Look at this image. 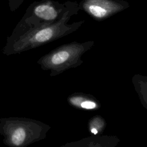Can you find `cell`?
<instances>
[{
    "mask_svg": "<svg viewBox=\"0 0 147 147\" xmlns=\"http://www.w3.org/2000/svg\"><path fill=\"white\" fill-rule=\"evenodd\" d=\"M75 1L63 3L39 0L32 3L17 26V30H28L53 24L59 21Z\"/></svg>",
    "mask_w": 147,
    "mask_h": 147,
    "instance_id": "obj_1",
    "label": "cell"
},
{
    "mask_svg": "<svg viewBox=\"0 0 147 147\" xmlns=\"http://www.w3.org/2000/svg\"><path fill=\"white\" fill-rule=\"evenodd\" d=\"M26 138V131L22 127H18L13 130L8 137V140L11 145L20 146L25 141Z\"/></svg>",
    "mask_w": 147,
    "mask_h": 147,
    "instance_id": "obj_3",
    "label": "cell"
},
{
    "mask_svg": "<svg viewBox=\"0 0 147 147\" xmlns=\"http://www.w3.org/2000/svg\"><path fill=\"white\" fill-rule=\"evenodd\" d=\"M91 132H92L93 134H97V133H98V131H97V130H96V129H95V128H93V129H91Z\"/></svg>",
    "mask_w": 147,
    "mask_h": 147,
    "instance_id": "obj_7",
    "label": "cell"
},
{
    "mask_svg": "<svg viewBox=\"0 0 147 147\" xmlns=\"http://www.w3.org/2000/svg\"><path fill=\"white\" fill-rule=\"evenodd\" d=\"M129 7L124 0H82L78 3L79 10H83L97 20L107 18Z\"/></svg>",
    "mask_w": 147,
    "mask_h": 147,
    "instance_id": "obj_2",
    "label": "cell"
},
{
    "mask_svg": "<svg viewBox=\"0 0 147 147\" xmlns=\"http://www.w3.org/2000/svg\"><path fill=\"white\" fill-rule=\"evenodd\" d=\"M81 106L86 109H92L96 107V104L94 102L87 100L82 102Z\"/></svg>",
    "mask_w": 147,
    "mask_h": 147,
    "instance_id": "obj_6",
    "label": "cell"
},
{
    "mask_svg": "<svg viewBox=\"0 0 147 147\" xmlns=\"http://www.w3.org/2000/svg\"><path fill=\"white\" fill-rule=\"evenodd\" d=\"M70 53L67 51H60L54 53L51 58V63L53 65H59L64 64L69 58Z\"/></svg>",
    "mask_w": 147,
    "mask_h": 147,
    "instance_id": "obj_4",
    "label": "cell"
},
{
    "mask_svg": "<svg viewBox=\"0 0 147 147\" xmlns=\"http://www.w3.org/2000/svg\"><path fill=\"white\" fill-rule=\"evenodd\" d=\"M24 0H8L9 6L11 11H14L24 2Z\"/></svg>",
    "mask_w": 147,
    "mask_h": 147,
    "instance_id": "obj_5",
    "label": "cell"
}]
</instances>
